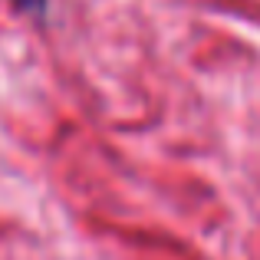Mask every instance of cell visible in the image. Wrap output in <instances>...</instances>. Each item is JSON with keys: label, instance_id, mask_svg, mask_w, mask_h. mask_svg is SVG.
Returning <instances> with one entry per match:
<instances>
[{"label": "cell", "instance_id": "obj_1", "mask_svg": "<svg viewBox=\"0 0 260 260\" xmlns=\"http://www.w3.org/2000/svg\"><path fill=\"white\" fill-rule=\"evenodd\" d=\"M13 4H17L20 10H26V13H43L46 0H13Z\"/></svg>", "mask_w": 260, "mask_h": 260}]
</instances>
